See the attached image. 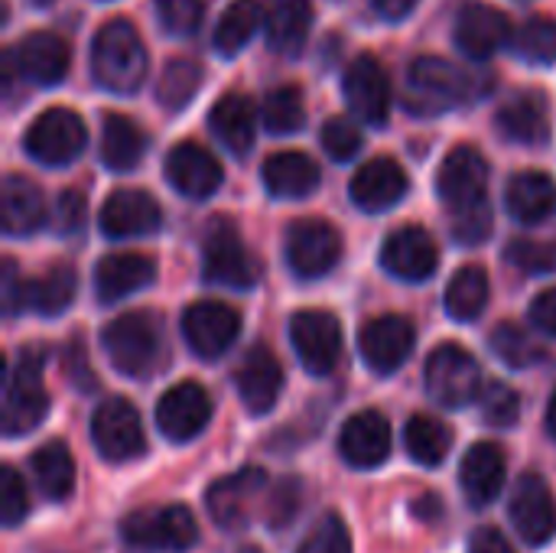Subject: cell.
Instances as JSON below:
<instances>
[{"mask_svg": "<svg viewBox=\"0 0 556 553\" xmlns=\"http://www.w3.org/2000/svg\"><path fill=\"white\" fill-rule=\"evenodd\" d=\"M300 508V482L296 479H287L280 482V489L270 495V508H267V518H270V528H283L293 521Z\"/></svg>", "mask_w": 556, "mask_h": 553, "instance_id": "db71d44e", "label": "cell"}, {"mask_svg": "<svg viewBox=\"0 0 556 553\" xmlns=\"http://www.w3.org/2000/svg\"><path fill=\"white\" fill-rule=\"evenodd\" d=\"M492 235V209L489 202L453 212V238L459 244H482Z\"/></svg>", "mask_w": 556, "mask_h": 553, "instance_id": "816d5d0a", "label": "cell"}, {"mask_svg": "<svg viewBox=\"0 0 556 553\" xmlns=\"http://www.w3.org/2000/svg\"><path fill=\"white\" fill-rule=\"evenodd\" d=\"M101 342L111 365L127 378H150L163 362V326L147 310L114 316L104 326Z\"/></svg>", "mask_w": 556, "mask_h": 553, "instance_id": "3957f363", "label": "cell"}, {"mask_svg": "<svg viewBox=\"0 0 556 553\" xmlns=\"http://www.w3.org/2000/svg\"><path fill=\"white\" fill-rule=\"evenodd\" d=\"M75 271L65 261H55L52 267H46L39 277H29L23 287V310L39 313V316H59L72 306L75 300Z\"/></svg>", "mask_w": 556, "mask_h": 553, "instance_id": "e575fe53", "label": "cell"}, {"mask_svg": "<svg viewBox=\"0 0 556 553\" xmlns=\"http://www.w3.org/2000/svg\"><path fill=\"white\" fill-rule=\"evenodd\" d=\"M489 306V274L479 264H469L463 271L453 274L450 287H446V313L456 323H472L482 316V310Z\"/></svg>", "mask_w": 556, "mask_h": 553, "instance_id": "f35d334b", "label": "cell"}, {"mask_svg": "<svg viewBox=\"0 0 556 553\" xmlns=\"http://www.w3.org/2000/svg\"><path fill=\"white\" fill-rule=\"evenodd\" d=\"M29 466H33V479H36V486H39V492L46 499L62 502V499L72 495V489H75V460H72L65 443L52 440V443L39 447L33 453Z\"/></svg>", "mask_w": 556, "mask_h": 553, "instance_id": "8d00e7d4", "label": "cell"}, {"mask_svg": "<svg viewBox=\"0 0 556 553\" xmlns=\"http://www.w3.org/2000/svg\"><path fill=\"white\" fill-rule=\"evenodd\" d=\"M505 209L521 225L547 222L556 212V183L541 169H525L508 179Z\"/></svg>", "mask_w": 556, "mask_h": 553, "instance_id": "4dcf8cb0", "label": "cell"}, {"mask_svg": "<svg viewBox=\"0 0 556 553\" xmlns=\"http://www.w3.org/2000/svg\"><path fill=\"white\" fill-rule=\"evenodd\" d=\"M238 394L251 414H267L283 391V365L267 345H251L238 368Z\"/></svg>", "mask_w": 556, "mask_h": 553, "instance_id": "484cf974", "label": "cell"}, {"mask_svg": "<svg viewBox=\"0 0 556 553\" xmlns=\"http://www.w3.org/2000/svg\"><path fill=\"white\" fill-rule=\"evenodd\" d=\"M91 75L111 95H134L147 75V49L127 20H108L91 39Z\"/></svg>", "mask_w": 556, "mask_h": 553, "instance_id": "7a4b0ae2", "label": "cell"}, {"mask_svg": "<svg viewBox=\"0 0 556 553\" xmlns=\"http://www.w3.org/2000/svg\"><path fill=\"white\" fill-rule=\"evenodd\" d=\"M283 251L296 277L316 280V277H326L339 264L345 244H342V235L326 218H296L287 228Z\"/></svg>", "mask_w": 556, "mask_h": 553, "instance_id": "9c48e42d", "label": "cell"}, {"mask_svg": "<svg viewBox=\"0 0 556 553\" xmlns=\"http://www.w3.org/2000/svg\"><path fill=\"white\" fill-rule=\"evenodd\" d=\"M547 433L556 440V391L551 398V407H547Z\"/></svg>", "mask_w": 556, "mask_h": 553, "instance_id": "91938a15", "label": "cell"}, {"mask_svg": "<svg viewBox=\"0 0 556 553\" xmlns=\"http://www.w3.org/2000/svg\"><path fill=\"white\" fill-rule=\"evenodd\" d=\"M0 205H3V231L7 235H33L46 222V199L36 183L26 176H3L0 189Z\"/></svg>", "mask_w": 556, "mask_h": 553, "instance_id": "836d02e7", "label": "cell"}, {"mask_svg": "<svg viewBox=\"0 0 556 553\" xmlns=\"http://www.w3.org/2000/svg\"><path fill=\"white\" fill-rule=\"evenodd\" d=\"M85 140H88V134H85V124L75 111L49 108L29 124L23 147L42 166H68L72 160L81 156Z\"/></svg>", "mask_w": 556, "mask_h": 553, "instance_id": "ba28073f", "label": "cell"}, {"mask_svg": "<svg viewBox=\"0 0 556 553\" xmlns=\"http://www.w3.org/2000/svg\"><path fill=\"white\" fill-rule=\"evenodd\" d=\"M202 277L215 287L228 290H251L261 277L254 254L244 248L238 228L228 218H215L205 228L202 244Z\"/></svg>", "mask_w": 556, "mask_h": 553, "instance_id": "8992f818", "label": "cell"}, {"mask_svg": "<svg viewBox=\"0 0 556 553\" xmlns=\"http://www.w3.org/2000/svg\"><path fill=\"white\" fill-rule=\"evenodd\" d=\"M437 264H440L437 244L417 225H404V228L391 231L381 244V267L404 284L430 280L437 274Z\"/></svg>", "mask_w": 556, "mask_h": 553, "instance_id": "ac0fdd59", "label": "cell"}, {"mask_svg": "<svg viewBox=\"0 0 556 553\" xmlns=\"http://www.w3.org/2000/svg\"><path fill=\"white\" fill-rule=\"evenodd\" d=\"M156 13L173 36H189L205 16V0H156Z\"/></svg>", "mask_w": 556, "mask_h": 553, "instance_id": "f907efd6", "label": "cell"}, {"mask_svg": "<svg viewBox=\"0 0 556 553\" xmlns=\"http://www.w3.org/2000/svg\"><path fill=\"white\" fill-rule=\"evenodd\" d=\"M85 212H88L85 196H81L78 189H65V192L59 196V202H55V212H52L55 228H59L62 235H78V231L85 228Z\"/></svg>", "mask_w": 556, "mask_h": 553, "instance_id": "f5cc1de1", "label": "cell"}, {"mask_svg": "<svg viewBox=\"0 0 556 553\" xmlns=\"http://www.w3.org/2000/svg\"><path fill=\"white\" fill-rule=\"evenodd\" d=\"M264 186L274 199H306L319 186V166L300 150L270 153L264 160Z\"/></svg>", "mask_w": 556, "mask_h": 553, "instance_id": "1f68e13d", "label": "cell"}, {"mask_svg": "<svg viewBox=\"0 0 556 553\" xmlns=\"http://www.w3.org/2000/svg\"><path fill=\"white\" fill-rule=\"evenodd\" d=\"M404 443H407V453L414 463L420 466H440L446 456H450V447H453V430L430 417V414H417L407 420V430H404Z\"/></svg>", "mask_w": 556, "mask_h": 553, "instance_id": "ab89813d", "label": "cell"}, {"mask_svg": "<svg viewBox=\"0 0 556 553\" xmlns=\"http://www.w3.org/2000/svg\"><path fill=\"white\" fill-rule=\"evenodd\" d=\"M313 26V3L309 0H267L264 10V33L274 52H300Z\"/></svg>", "mask_w": 556, "mask_h": 553, "instance_id": "d6a6232c", "label": "cell"}, {"mask_svg": "<svg viewBox=\"0 0 556 553\" xmlns=\"http://www.w3.org/2000/svg\"><path fill=\"white\" fill-rule=\"evenodd\" d=\"M238 553H264V551H257V548H241Z\"/></svg>", "mask_w": 556, "mask_h": 553, "instance_id": "6125c7cd", "label": "cell"}, {"mask_svg": "<svg viewBox=\"0 0 556 553\" xmlns=\"http://www.w3.org/2000/svg\"><path fill=\"white\" fill-rule=\"evenodd\" d=\"M345 88V101L352 108V114L371 127H381L391 114V81L388 72L381 68V62L375 55H358L352 59V65L345 68L342 78Z\"/></svg>", "mask_w": 556, "mask_h": 553, "instance_id": "e0dca14e", "label": "cell"}, {"mask_svg": "<svg viewBox=\"0 0 556 553\" xmlns=\"http://www.w3.org/2000/svg\"><path fill=\"white\" fill-rule=\"evenodd\" d=\"M371 3H375L378 13L388 16V20H404V16L417 7V0H371Z\"/></svg>", "mask_w": 556, "mask_h": 553, "instance_id": "680465c9", "label": "cell"}, {"mask_svg": "<svg viewBox=\"0 0 556 553\" xmlns=\"http://www.w3.org/2000/svg\"><path fill=\"white\" fill-rule=\"evenodd\" d=\"M156 280V264L147 254H108L94 267V290L101 303H117Z\"/></svg>", "mask_w": 556, "mask_h": 553, "instance_id": "f1b7e54d", "label": "cell"}, {"mask_svg": "<svg viewBox=\"0 0 556 553\" xmlns=\"http://www.w3.org/2000/svg\"><path fill=\"white\" fill-rule=\"evenodd\" d=\"M407 189H410L407 173L391 156L368 160L349 183V196L362 212H388L407 196Z\"/></svg>", "mask_w": 556, "mask_h": 553, "instance_id": "7402d4cb", "label": "cell"}, {"mask_svg": "<svg viewBox=\"0 0 556 553\" xmlns=\"http://www.w3.org/2000/svg\"><path fill=\"white\" fill-rule=\"evenodd\" d=\"M505 476H508V456L498 443L482 440V443L469 447V453L463 456V466H459V486L466 492V502L472 508L492 505L505 489Z\"/></svg>", "mask_w": 556, "mask_h": 553, "instance_id": "cb8c5ba5", "label": "cell"}, {"mask_svg": "<svg viewBox=\"0 0 556 553\" xmlns=\"http://www.w3.org/2000/svg\"><path fill=\"white\" fill-rule=\"evenodd\" d=\"M323 147L336 163L352 160L362 150V130L358 124H352L349 117H329L323 124Z\"/></svg>", "mask_w": 556, "mask_h": 553, "instance_id": "681fc988", "label": "cell"}, {"mask_svg": "<svg viewBox=\"0 0 556 553\" xmlns=\"http://www.w3.org/2000/svg\"><path fill=\"white\" fill-rule=\"evenodd\" d=\"M424 381H427V394L443 407H466L482 394L479 362L456 342L433 349V355L427 359Z\"/></svg>", "mask_w": 556, "mask_h": 553, "instance_id": "52a82bcc", "label": "cell"}, {"mask_svg": "<svg viewBox=\"0 0 556 553\" xmlns=\"http://www.w3.org/2000/svg\"><path fill=\"white\" fill-rule=\"evenodd\" d=\"M29 512V492H26V482L23 476L13 469V466H3L0 469V521L7 528H16Z\"/></svg>", "mask_w": 556, "mask_h": 553, "instance_id": "c3c4849f", "label": "cell"}, {"mask_svg": "<svg viewBox=\"0 0 556 553\" xmlns=\"http://www.w3.org/2000/svg\"><path fill=\"white\" fill-rule=\"evenodd\" d=\"M49 411V394L42 385V352L39 349H23L7 375L3 388V433L7 437H23Z\"/></svg>", "mask_w": 556, "mask_h": 553, "instance_id": "5b68a950", "label": "cell"}, {"mask_svg": "<svg viewBox=\"0 0 556 553\" xmlns=\"http://www.w3.org/2000/svg\"><path fill=\"white\" fill-rule=\"evenodd\" d=\"M91 440L108 463H127L147 450L140 414L124 398H108L104 404H98L91 417Z\"/></svg>", "mask_w": 556, "mask_h": 553, "instance_id": "8fae6325", "label": "cell"}, {"mask_svg": "<svg viewBox=\"0 0 556 553\" xmlns=\"http://www.w3.org/2000/svg\"><path fill=\"white\" fill-rule=\"evenodd\" d=\"M264 486H267V476H264V469H254V466L212 482L205 492V508H208L212 521L225 531L244 528L264 495Z\"/></svg>", "mask_w": 556, "mask_h": 553, "instance_id": "9a60e30c", "label": "cell"}, {"mask_svg": "<svg viewBox=\"0 0 556 553\" xmlns=\"http://www.w3.org/2000/svg\"><path fill=\"white\" fill-rule=\"evenodd\" d=\"M508 36H511L508 16L502 10L489 7V3H469V7H463L459 16H456V29H453L456 46L469 59H476V62L492 59L508 42Z\"/></svg>", "mask_w": 556, "mask_h": 553, "instance_id": "d4e9b609", "label": "cell"}, {"mask_svg": "<svg viewBox=\"0 0 556 553\" xmlns=\"http://www.w3.org/2000/svg\"><path fill=\"white\" fill-rule=\"evenodd\" d=\"M241 332V313L218 300H199L182 313V336L199 359L225 355Z\"/></svg>", "mask_w": 556, "mask_h": 553, "instance_id": "7c38bea8", "label": "cell"}, {"mask_svg": "<svg viewBox=\"0 0 556 553\" xmlns=\"http://www.w3.org/2000/svg\"><path fill=\"white\" fill-rule=\"evenodd\" d=\"M261 121L270 134L283 137V134H296L306 121V108H303V95L296 85H280V88H270L264 95V104H261Z\"/></svg>", "mask_w": 556, "mask_h": 553, "instance_id": "60d3db41", "label": "cell"}, {"mask_svg": "<svg viewBox=\"0 0 556 553\" xmlns=\"http://www.w3.org/2000/svg\"><path fill=\"white\" fill-rule=\"evenodd\" d=\"M492 352L515 372H528L534 365H541L547 359V352L515 323H502L492 332Z\"/></svg>", "mask_w": 556, "mask_h": 553, "instance_id": "7bdbcfd3", "label": "cell"}, {"mask_svg": "<svg viewBox=\"0 0 556 553\" xmlns=\"http://www.w3.org/2000/svg\"><path fill=\"white\" fill-rule=\"evenodd\" d=\"M339 453L355 469H375L391 456V420L381 411H358L339 433Z\"/></svg>", "mask_w": 556, "mask_h": 553, "instance_id": "44dd1931", "label": "cell"}, {"mask_svg": "<svg viewBox=\"0 0 556 553\" xmlns=\"http://www.w3.org/2000/svg\"><path fill=\"white\" fill-rule=\"evenodd\" d=\"M531 319H534L538 329H544L547 336H554L556 339V287H551V290H544V293L534 297V303H531Z\"/></svg>", "mask_w": 556, "mask_h": 553, "instance_id": "9f6ffc18", "label": "cell"}, {"mask_svg": "<svg viewBox=\"0 0 556 553\" xmlns=\"http://www.w3.org/2000/svg\"><path fill=\"white\" fill-rule=\"evenodd\" d=\"M261 23H264V10L254 0H235L215 23V33H212L215 52L222 59L238 55L251 42V36L261 29Z\"/></svg>", "mask_w": 556, "mask_h": 553, "instance_id": "74e56055", "label": "cell"}, {"mask_svg": "<svg viewBox=\"0 0 556 553\" xmlns=\"http://www.w3.org/2000/svg\"><path fill=\"white\" fill-rule=\"evenodd\" d=\"M208 127L212 134L218 137V143L225 150H231L235 156H244L251 147H254V134H257V111L254 104L238 95V91H228L222 95L212 111H208Z\"/></svg>", "mask_w": 556, "mask_h": 553, "instance_id": "f546056e", "label": "cell"}, {"mask_svg": "<svg viewBox=\"0 0 556 553\" xmlns=\"http://www.w3.org/2000/svg\"><path fill=\"white\" fill-rule=\"evenodd\" d=\"M101 231L114 241L124 238H140V235H153L163 225V212L156 205V199L143 189H117L108 196L101 218H98Z\"/></svg>", "mask_w": 556, "mask_h": 553, "instance_id": "ffe728a7", "label": "cell"}, {"mask_svg": "<svg viewBox=\"0 0 556 553\" xmlns=\"http://www.w3.org/2000/svg\"><path fill=\"white\" fill-rule=\"evenodd\" d=\"M485 183H489V163L469 143L453 147L437 173V192L453 212L485 202Z\"/></svg>", "mask_w": 556, "mask_h": 553, "instance_id": "5bb4252c", "label": "cell"}, {"mask_svg": "<svg viewBox=\"0 0 556 553\" xmlns=\"http://www.w3.org/2000/svg\"><path fill=\"white\" fill-rule=\"evenodd\" d=\"M414 342H417V332L410 326V319L404 316H375L362 326L358 332V349H362V359L368 368H375L378 375H391L397 372L410 352H414Z\"/></svg>", "mask_w": 556, "mask_h": 553, "instance_id": "2e32d148", "label": "cell"}, {"mask_svg": "<svg viewBox=\"0 0 556 553\" xmlns=\"http://www.w3.org/2000/svg\"><path fill=\"white\" fill-rule=\"evenodd\" d=\"M505 261L511 267H518L521 274H551L556 271V241L515 238L505 248Z\"/></svg>", "mask_w": 556, "mask_h": 553, "instance_id": "f6af8a7d", "label": "cell"}, {"mask_svg": "<svg viewBox=\"0 0 556 553\" xmlns=\"http://www.w3.org/2000/svg\"><path fill=\"white\" fill-rule=\"evenodd\" d=\"M147 153V134L124 114H108L101 124V163L114 173L134 169Z\"/></svg>", "mask_w": 556, "mask_h": 553, "instance_id": "d590c367", "label": "cell"}, {"mask_svg": "<svg viewBox=\"0 0 556 553\" xmlns=\"http://www.w3.org/2000/svg\"><path fill=\"white\" fill-rule=\"evenodd\" d=\"M508 515L515 531L521 535L525 544L544 548L556 535V502L541 476H525L515 486V495L508 502Z\"/></svg>", "mask_w": 556, "mask_h": 553, "instance_id": "d6986e66", "label": "cell"}, {"mask_svg": "<svg viewBox=\"0 0 556 553\" xmlns=\"http://www.w3.org/2000/svg\"><path fill=\"white\" fill-rule=\"evenodd\" d=\"M495 127L511 143L541 147L551 137V108L541 91H521L498 108Z\"/></svg>", "mask_w": 556, "mask_h": 553, "instance_id": "4316f807", "label": "cell"}, {"mask_svg": "<svg viewBox=\"0 0 556 553\" xmlns=\"http://www.w3.org/2000/svg\"><path fill=\"white\" fill-rule=\"evenodd\" d=\"M469 553H515V548L498 528H479L469 541Z\"/></svg>", "mask_w": 556, "mask_h": 553, "instance_id": "6f0895ef", "label": "cell"}, {"mask_svg": "<svg viewBox=\"0 0 556 553\" xmlns=\"http://www.w3.org/2000/svg\"><path fill=\"white\" fill-rule=\"evenodd\" d=\"M296 553H352L349 528L339 515H323L313 531L300 541Z\"/></svg>", "mask_w": 556, "mask_h": 553, "instance_id": "7dc6e473", "label": "cell"}, {"mask_svg": "<svg viewBox=\"0 0 556 553\" xmlns=\"http://www.w3.org/2000/svg\"><path fill=\"white\" fill-rule=\"evenodd\" d=\"M121 538L134 551L182 553L199 541V528L186 505H163L127 515L121 521Z\"/></svg>", "mask_w": 556, "mask_h": 553, "instance_id": "277c9868", "label": "cell"}, {"mask_svg": "<svg viewBox=\"0 0 556 553\" xmlns=\"http://www.w3.org/2000/svg\"><path fill=\"white\" fill-rule=\"evenodd\" d=\"M479 411H482V420L489 427H511L518 417H521V398L515 388L495 381L489 388H482L479 394Z\"/></svg>", "mask_w": 556, "mask_h": 553, "instance_id": "bcb514c9", "label": "cell"}, {"mask_svg": "<svg viewBox=\"0 0 556 553\" xmlns=\"http://www.w3.org/2000/svg\"><path fill=\"white\" fill-rule=\"evenodd\" d=\"M166 179L186 199H208L222 186V163L205 147L186 140L166 153Z\"/></svg>", "mask_w": 556, "mask_h": 553, "instance_id": "603a6c76", "label": "cell"}, {"mask_svg": "<svg viewBox=\"0 0 556 553\" xmlns=\"http://www.w3.org/2000/svg\"><path fill=\"white\" fill-rule=\"evenodd\" d=\"M0 287H3V313H7V316H16V313L23 310V287H26V277H20L13 257L3 261V280H0Z\"/></svg>", "mask_w": 556, "mask_h": 553, "instance_id": "11a10c76", "label": "cell"}, {"mask_svg": "<svg viewBox=\"0 0 556 553\" xmlns=\"http://www.w3.org/2000/svg\"><path fill=\"white\" fill-rule=\"evenodd\" d=\"M29 3H36V7H49L52 0H29Z\"/></svg>", "mask_w": 556, "mask_h": 553, "instance_id": "94428289", "label": "cell"}, {"mask_svg": "<svg viewBox=\"0 0 556 553\" xmlns=\"http://www.w3.org/2000/svg\"><path fill=\"white\" fill-rule=\"evenodd\" d=\"M515 52L531 65H551L556 62V20L554 16H531L518 36Z\"/></svg>", "mask_w": 556, "mask_h": 553, "instance_id": "ee69618b", "label": "cell"}, {"mask_svg": "<svg viewBox=\"0 0 556 553\" xmlns=\"http://www.w3.org/2000/svg\"><path fill=\"white\" fill-rule=\"evenodd\" d=\"M202 85V68L189 59H173L166 62V68L160 72V81H156V101L166 108V111H182L195 91Z\"/></svg>", "mask_w": 556, "mask_h": 553, "instance_id": "b9f144b4", "label": "cell"}, {"mask_svg": "<svg viewBox=\"0 0 556 553\" xmlns=\"http://www.w3.org/2000/svg\"><path fill=\"white\" fill-rule=\"evenodd\" d=\"M10 55L16 72L33 85H55L68 72V46L55 33H26Z\"/></svg>", "mask_w": 556, "mask_h": 553, "instance_id": "83f0119b", "label": "cell"}, {"mask_svg": "<svg viewBox=\"0 0 556 553\" xmlns=\"http://www.w3.org/2000/svg\"><path fill=\"white\" fill-rule=\"evenodd\" d=\"M212 420V398L199 381L173 385L156 404V427L166 440L186 443L195 440Z\"/></svg>", "mask_w": 556, "mask_h": 553, "instance_id": "4fadbf2b", "label": "cell"}, {"mask_svg": "<svg viewBox=\"0 0 556 553\" xmlns=\"http://www.w3.org/2000/svg\"><path fill=\"white\" fill-rule=\"evenodd\" d=\"M489 78H476L440 55H420L407 68V108L417 114H440L453 111L472 98H482Z\"/></svg>", "mask_w": 556, "mask_h": 553, "instance_id": "6da1fadb", "label": "cell"}, {"mask_svg": "<svg viewBox=\"0 0 556 553\" xmlns=\"http://www.w3.org/2000/svg\"><path fill=\"white\" fill-rule=\"evenodd\" d=\"M290 342L309 375H329L342 359V323L329 310H300L290 319Z\"/></svg>", "mask_w": 556, "mask_h": 553, "instance_id": "30bf717a", "label": "cell"}]
</instances>
